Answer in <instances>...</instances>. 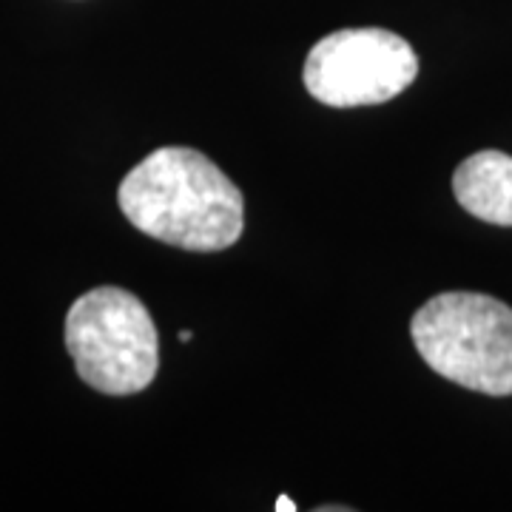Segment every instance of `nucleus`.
<instances>
[{
    "label": "nucleus",
    "instance_id": "obj_4",
    "mask_svg": "<svg viewBox=\"0 0 512 512\" xmlns=\"http://www.w3.org/2000/svg\"><path fill=\"white\" fill-rule=\"evenodd\" d=\"M419 74L416 52L387 29H339L305 60V89L325 106H379L402 94Z\"/></svg>",
    "mask_w": 512,
    "mask_h": 512
},
{
    "label": "nucleus",
    "instance_id": "obj_2",
    "mask_svg": "<svg viewBox=\"0 0 512 512\" xmlns=\"http://www.w3.org/2000/svg\"><path fill=\"white\" fill-rule=\"evenodd\" d=\"M410 333L439 376L487 396H512V308L501 299L439 293L413 316Z\"/></svg>",
    "mask_w": 512,
    "mask_h": 512
},
{
    "label": "nucleus",
    "instance_id": "obj_5",
    "mask_svg": "<svg viewBox=\"0 0 512 512\" xmlns=\"http://www.w3.org/2000/svg\"><path fill=\"white\" fill-rule=\"evenodd\" d=\"M458 205L490 225H512V157L504 151H478L453 174Z\"/></svg>",
    "mask_w": 512,
    "mask_h": 512
},
{
    "label": "nucleus",
    "instance_id": "obj_6",
    "mask_svg": "<svg viewBox=\"0 0 512 512\" xmlns=\"http://www.w3.org/2000/svg\"><path fill=\"white\" fill-rule=\"evenodd\" d=\"M274 510L276 512H296V504H293L288 495H279V498H276Z\"/></svg>",
    "mask_w": 512,
    "mask_h": 512
},
{
    "label": "nucleus",
    "instance_id": "obj_3",
    "mask_svg": "<svg viewBox=\"0 0 512 512\" xmlns=\"http://www.w3.org/2000/svg\"><path fill=\"white\" fill-rule=\"evenodd\" d=\"M77 376L106 396L146 390L160 370V336L148 308L123 288H94L66 313Z\"/></svg>",
    "mask_w": 512,
    "mask_h": 512
},
{
    "label": "nucleus",
    "instance_id": "obj_7",
    "mask_svg": "<svg viewBox=\"0 0 512 512\" xmlns=\"http://www.w3.org/2000/svg\"><path fill=\"white\" fill-rule=\"evenodd\" d=\"M191 336H194L191 330H183V333H180V339H183V342H191Z\"/></svg>",
    "mask_w": 512,
    "mask_h": 512
},
{
    "label": "nucleus",
    "instance_id": "obj_1",
    "mask_svg": "<svg viewBox=\"0 0 512 512\" xmlns=\"http://www.w3.org/2000/svg\"><path fill=\"white\" fill-rule=\"evenodd\" d=\"M117 202L137 231L183 251H225L242 237V191L194 148L151 151L120 183Z\"/></svg>",
    "mask_w": 512,
    "mask_h": 512
}]
</instances>
